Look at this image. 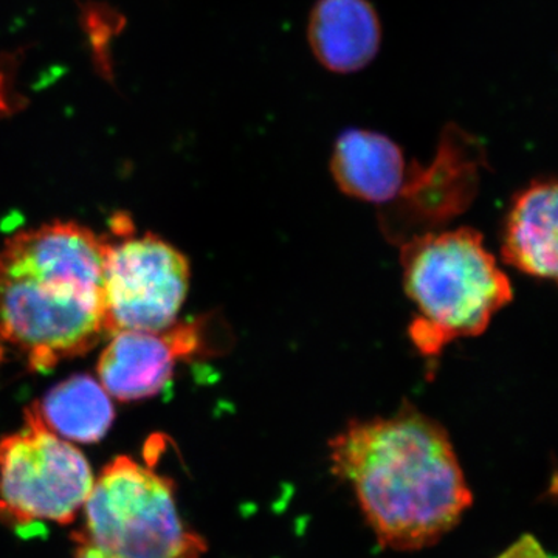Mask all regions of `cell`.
<instances>
[{"label":"cell","instance_id":"6da1fadb","mask_svg":"<svg viewBox=\"0 0 558 558\" xmlns=\"http://www.w3.org/2000/svg\"><path fill=\"white\" fill-rule=\"evenodd\" d=\"M329 461L384 548L436 545L473 502L449 433L409 403L392 416L349 422L329 440Z\"/></svg>","mask_w":558,"mask_h":558},{"label":"cell","instance_id":"7a4b0ae2","mask_svg":"<svg viewBox=\"0 0 558 558\" xmlns=\"http://www.w3.org/2000/svg\"><path fill=\"white\" fill-rule=\"evenodd\" d=\"M109 337L105 238L75 222L13 234L0 248V347L46 373Z\"/></svg>","mask_w":558,"mask_h":558},{"label":"cell","instance_id":"3957f363","mask_svg":"<svg viewBox=\"0 0 558 558\" xmlns=\"http://www.w3.org/2000/svg\"><path fill=\"white\" fill-rule=\"evenodd\" d=\"M400 263L403 289L417 310L411 341L427 357L451 341L481 336L513 299L508 275L483 234L469 227L414 234L403 241Z\"/></svg>","mask_w":558,"mask_h":558},{"label":"cell","instance_id":"277c9868","mask_svg":"<svg viewBox=\"0 0 558 558\" xmlns=\"http://www.w3.org/2000/svg\"><path fill=\"white\" fill-rule=\"evenodd\" d=\"M73 539L117 558H204L208 545L180 517L174 483L130 457L94 481Z\"/></svg>","mask_w":558,"mask_h":558},{"label":"cell","instance_id":"5b68a950","mask_svg":"<svg viewBox=\"0 0 558 558\" xmlns=\"http://www.w3.org/2000/svg\"><path fill=\"white\" fill-rule=\"evenodd\" d=\"M25 418L0 440V519L14 527L73 523L94 486L89 461L44 424L36 405Z\"/></svg>","mask_w":558,"mask_h":558},{"label":"cell","instance_id":"8992f818","mask_svg":"<svg viewBox=\"0 0 558 558\" xmlns=\"http://www.w3.org/2000/svg\"><path fill=\"white\" fill-rule=\"evenodd\" d=\"M105 238V304L109 337L121 330L171 328L190 288V260L156 234L132 236L126 218Z\"/></svg>","mask_w":558,"mask_h":558},{"label":"cell","instance_id":"52a82bcc","mask_svg":"<svg viewBox=\"0 0 558 558\" xmlns=\"http://www.w3.org/2000/svg\"><path fill=\"white\" fill-rule=\"evenodd\" d=\"M196 325L171 328L121 330L110 337L98 362L100 384L109 396L119 400H140L159 395L172 379L179 360L199 348Z\"/></svg>","mask_w":558,"mask_h":558},{"label":"cell","instance_id":"ba28073f","mask_svg":"<svg viewBox=\"0 0 558 558\" xmlns=\"http://www.w3.org/2000/svg\"><path fill=\"white\" fill-rule=\"evenodd\" d=\"M307 40L315 60L339 75L360 72L376 60L381 22L369 0H317Z\"/></svg>","mask_w":558,"mask_h":558},{"label":"cell","instance_id":"9c48e42d","mask_svg":"<svg viewBox=\"0 0 558 558\" xmlns=\"http://www.w3.org/2000/svg\"><path fill=\"white\" fill-rule=\"evenodd\" d=\"M330 174L352 199L387 205L398 199L405 183V156L388 135L354 128L337 138Z\"/></svg>","mask_w":558,"mask_h":558},{"label":"cell","instance_id":"30bf717a","mask_svg":"<svg viewBox=\"0 0 558 558\" xmlns=\"http://www.w3.org/2000/svg\"><path fill=\"white\" fill-rule=\"evenodd\" d=\"M557 201L556 179H537L510 204L501 255L521 274L557 279Z\"/></svg>","mask_w":558,"mask_h":558},{"label":"cell","instance_id":"8fae6325","mask_svg":"<svg viewBox=\"0 0 558 558\" xmlns=\"http://www.w3.org/2000/svg\"><path fill=\"white\" fill-rule=\"evenodd\" d=\"M483 150L475 140L458 128L449 126L440 140L438 156L428 168L413 165L399 197L425 209V218L444 219L458 215L472 201L478 185V161Z\"/></svg>","mask_w":558,"mask_h":558},{"label":"cell","instance_id":"7c38bea8","mask_svg":"<svg viewBox=\"0 0 558 558\" xmlns=\"http://www.w3.org/2000/svg\"><path fill=\"white\" fill-rule=\"evenodd\" d=\"M44 424L65 440L98 442L112 427L116 411L105 387L94 377L80 374L61 381L36 403Z\"/></svg>","mask_w":558,"mask_h":558},{"label":"cell","instance_id":"4fadbf2b","mask_svg":"<svg viewBox=\"0 0 558 558\" xmlns=\"http://www.w3.org/2000/svg\"><path fill=\"white\" fill-rule=\"evenodd\" d=\"M75 543L76 549L73 558H117L97 548V546L90 545V543L81 542V539H75Z\"/></svg>","mask_w":558,"mask_h":558}]
</instances>
